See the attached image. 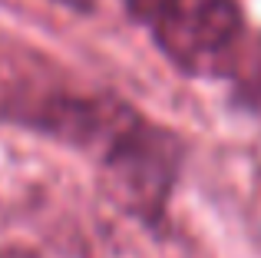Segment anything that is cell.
<instances>
[{"label":"cell","instance_id":"1","mask_svg":"<svg viewBox=\"0 0 261 258\" xmlns=\"http://www.w3.org/2000/svg\"><path fill=\"white\" fill-rule=\"evenodd\" d=\"M136 20L152 30L155 43L189 73H218L242 37L235 0H126Z\"/></svg>","mask_w":261,"mask_h":258},{"label":"cell","instance_id":"2","mask_svg":"<svg viewBox=\"0 0 261 258\" xmlns=\"http://www.w3.org/2000/svg\"><path fill=\"white\" fill-rule=\"evenodd\" d=\"M245 86H248L251 93L261 99V46H258V53L251 57V63H248V70H245Z\"/></svg>","mask_w":261,"mask_h":258},{"label":"cell","instance_id":"3","mask_svg":"<svg viewBox=\"0 0 261 258\" xmlns=\"http://www.w3.org/2000/svg\"><path fill=\"white\" fill-rule=\"evenodd\" d=\"M66 4H83L86 7V4H93V0H66Z\"/></svg>","mask_w":261,"mask_h":258}]
</instances>
